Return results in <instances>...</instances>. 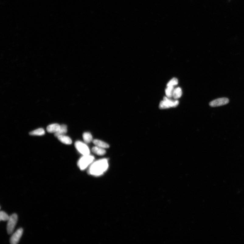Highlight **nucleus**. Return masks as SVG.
<instances>
[{
  "mask_svg": "<svg viewBox=\"0 0 244 244\" xmlns=\"http://www.w3.org/2000/svg\"><path fill=\"white\" fill-rule=\"evenodd\" d=\"M10 217V216H9L8 214L4 212V211H1L0 213V220L1 221H8Z\"/></svg>",
  "mask_w": 244,
  "mask_h": 244,
  "instance_id": "f3484780",
  "label": "nucleus"
},
{
  "mask_svg": "<svg viewBox=\"0 0 244 244\" xmlns=\"http://www.w3.org/2000/svg\"><path fill=\"white\" fill-rule=\"evenodd\" d=\"M18 221V216L16 214H14L10 216V218L8 221L7 225V232L9 234L13 232L15 228Z\"/></svg>",
  "mask_w": 244,
  "mask_h": 244,
  "instance_id": "20e7f679",
  "label": "nucleus"
},
{
  "mask_svg": "<svg viewBox=\"0 0 244 244\" xmlns=\"http://www.w3.org/2000/svg\"><path fill=\"white\" fill-rule=\"evenodd\" d=\"M182 95V91L180 87H177L174 89L173 94V97L175 99H179Z\"/></svg>",
  "mask_w": 244,
  "mask_h": 244,
  "instance_id": "ddd939ff",
  "label": "nucleus"
},
{
  "mask_svg": "<svg viewBox=\"0 0 244 244\" xmlns=\"http://www.w3.org/2000/svg\"><path fill=\"white\" fill-rule=\"evenodd\" d=\"M174 89L173 87H167V88L165 90V93L166 97L169 98L173 97V94Z\"/></svg>",
  "mask_w": 244,
  "mask_h": 244,
  "instance_id": "dca6fc26",
  "label": "nucleus"
},
{
  "mask_svg": "<svg viewBox=\"0 0 244 244\" xmlns=\"http://www.w3.org/2000/svg\"><path fill=\"white\" fill-rule=\"evenodd\" d=\"M45 133V131L43 129L39 128L30 132L29 134L31 135L42 136L44 135Z\"/></svg>",
  "mask_w": 244,
  "mask_h": 244,
  "instance_id": "2eb2a0df",
  "label": "nucleus"
},
{
  "mask_svg": "<svg viewBox=\"0 0 244 244\" xmlns=\"http://www.w3.org/2000/svg\"><path fill=\"white\" fill-rule=\"evenodd\" d=\"M109 167L108 160L100 159L93 162L89 167V173L94 176H99L106 172Z\"/></svg>",
  "mask_w": 244,
  "mask_h": 244,
  "instance_id": "f257e3e1",
  "label": "nucleus"
},
{
  "mask_svg": "<svg viewBox=\"0 0 244 244\" xmlns=\"http://www.w3.org/2000/svg\"><path fill=\"white\" fill-rule=\"evenodd\" d=\"M93 142L95 145L98 147L105 149L109 147V145L108 144L100 140L94 139L93 141Z\"/></svg>",
  "mask_w": 244,
  "mask_h": 244,
  "instance_id": "9b49d317",
  "label": "nucleus"
},
{
  "mask_svg": "<svg viewBox=\"0 0 244 244\" xmlns=\"http://www.w3.org/2000/svg\"><path fill=\"white\" fill-rule=\"evenodd\" d=\"M178 80L176 78H174L171 79L167 84V87H173L177 85Z\"/></svg>",
  "mask_w": 244,
  "mask_h": 244,
  "instance_id": "a211bd4d",
  "label": "nucleus"
},
{
  "mask_svg": "<svg viewBox=\"0 0 244 244\" xmlns=\"http://www.w3.org/2000/svg\"><path fill=\"white\" fill-rule=\"evenodd\" d=\"M167 97L163 98V100L160 103L159 108L160 109H166L170 108H174L179 105V102L178 100H173Z\"/></svg>",
  "mask_w": 244,
  "mask_h": 244,
  "instance_id": "7ed1b4c3",
  "label": "nucleus"
},
{
  "mask_svg": "<svg viewBox=\"0 0 244 244\" xmlns=\"http://www.w3.org/2000/svg\"><path fill=\"white\" fill-rule=\"evenodd\" d=\"M75 146L77 150L83 156L90 154V150L87 145L84 143L78 141L75 143Z\"/></svg>",
  "mask_w": 244,
  "mask_h": 244,
  "instance_id": "39448f33",
  "label": "nucleus"
},
{
  "mask_svg": "<svg viewBox=\"0 0 244 244\" xmlns=\"http://www.w3.org/2000/svg\"><path fill=\"white\" fill-rule=\"evenodd\" d=\"M67 127L66 125H61L60 129L58 132L54 134V136L57 138L59 136L64 135L67 133Z\"/></svg>",
  "mask_w": 244,
  "mask_h": 244,
  "instance_id": "f8f14e48",
  "label": "nucleus"
},
{
  "mask_svg": "<svg viewBox=\"0 0 244 244\" xmlns=\"http://www.w3.org/2000/svg\"><path fill=\"white\" fill-rule=\"evenodd\" d=\"M61 125L58 124L49 125L47 128V132L49 133H55L60 129Z\"/></svg>",
  "mask_w": 244,
  "mask_h": 244,
  "instance_id": "6e6552de",
  "label": "nucleus"
},
{
  "mask_svg": "<svg viewBox=\"0 0 244 244\" xmlns=\"http://www.w3.org/2000/svg\"><path fill=\"white\" fill-rule=\"evenodd\" d=\"M23 233L22 228H20L12 235L10 239V242L12 244H17L19 242Z\"/></svg>",
  "mask_w": 244,
  "mask_h": 244,
  "instance_id": "423d86ee",
  "label": "nucleus"
},
{
  "mask_svg": "<svg viewBox=\"0 0 244 244\" xmlns=\"http://www.w3.org/2000/svg\"><path fill=\"white\" fill-rule=\"evenodd\" d=\"M92 151L94 154L100 156L104 155L106 152L105 148L98 147L96 146L92 148Z\"/></svg>",
  "mask_w": 244,
  "mask_h": 244,
  "instance_id": "9d476101",
  "label": "nucleus"
},
{
  "mask_svg": "<svg viewBox=\"0 0 244 244\" xmlns=\"http://www.w3.org/2000/svg\"><path fill=\"white\" fill-rule=\"evenodd\" d=\"M94 159V157L90 155V154L83 156L78 160L77 165L80 169L84 170L92 164Z\"/></svg>",
  "mask_w": 244,
  "mask_h": 244,
  "instance_id": "f03ea898",
  "label": "nucleus"
},
{
  "mask_svg": "<svg viewBox=\"0 0 244 244\" xmlns=\"http://www.w3.org/2000/svg\"><path fill=\"white\" fill-rule=\"evenodd\" d=\"M57 138L59 141L64 144L69 145L72 143V140L68 136L65 135H61L58 136Z\"/></svg>",
  "mask_w": 244,
  "mask_h": 244,
  "instance_id": "1a4fd4ad",
  "label": "nucleus"
},
{
  "mask_svg": "<svg viewBox=\"0 0 244 244\" xmlns=\"http://www.w3.org/2000/svg\"><path fill=\"white\" fill-rule=\"evenodd\" d=\"M83 138L86 143H89L92 141L93 139L92 136L90 132H85L83 134Z\"/></svg>",
  "mask_w": 244,
  "mask_h": 244,
  "instance_id": "4468645a",
  "label": "nucleus"
},
{
  "mask_svg": "<svg viewBox=\"0 0 244 244\" xmlns=\"http://www.w3.org/2000/svg\"><path fill=\"white\" fill-rule=\"evenodd\" d=\"M229 100L227 98H221L214 100L211 102L209 105L213 107H218L227 105L228 103Z\"/></svg>",
  "mask_w": 244,
  "mask_h": 244,
  "instance_id": "0eeeda50",
  "label": "nucleus"
}]
</instances>
